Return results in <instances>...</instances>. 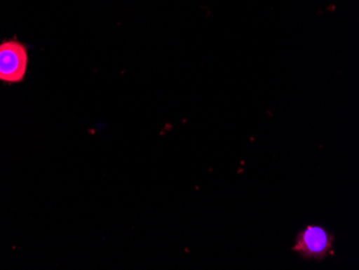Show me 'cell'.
Returning <instances> with one entry per match:
<instances>
[{
    "label": "cell",
    "instance_id": "obj_1",
    "mask_svg": "<svg viewBox=\"0 0 359 270\" xmlns=\"http://www.w3.org/2000/svg\"><path fill=\"white\" fill-rule=\"evenodd\" d=\"M28 56L24 44L18 41H7L0 44V80L20 82L27 69Z\"/></svg>",
    "mask_w": 359,
    "mask_h": 270
},
{
    "label": "cell",
    "instance_id": "obj_2",
    "mask_svg": "<svg viewBox=\"0 0 359 270\" xmlns=\"http://www.w3.org/2000/svg\"><path fill=\"white\" fill-rule=\"evenodd\" d=\"M332 236L322 227L310 225L298 236L294 250L302 257L318 259L326 257L332 251Z\"/></svg>",
    "mask_w": 359,
    "mask_h": 270
}]
</instances>
